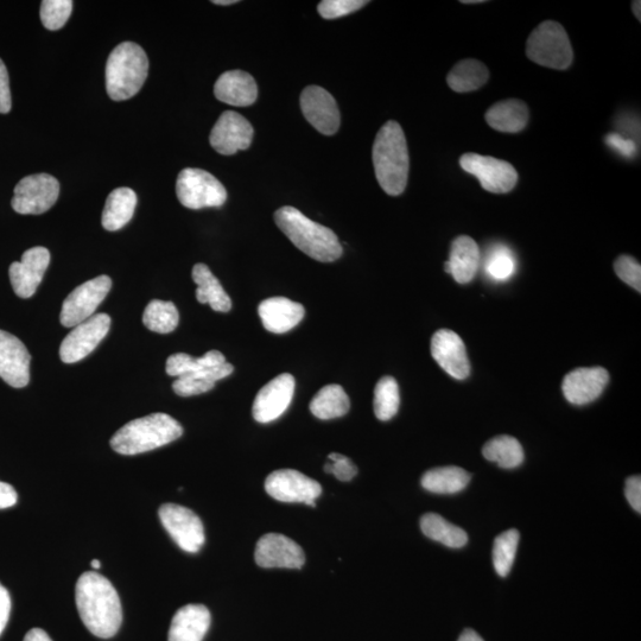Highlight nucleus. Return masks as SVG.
<instances>
[{
  "mask_svg": "<svg viewBox=\"0 0 641 641\" xmlns=\"http://www.w3.org/2000/svg\"><path fill=\"white\" fill-rule=\"evenodd\" d=\"M181 424L167 414H152L125 424L111 439L114 452L138 455L167 446L180 439Z\"/></svg>",
  "mask_w": 641,
  "mask_h": 641,
  "instance_id": "obj_4",
  "label": "nucleus"
},
{
  "mask_svg": "<svg viewBox=\"0 0 641 641\" xmlns=\"http://www.w3.org/2000/svg\"><path fill=\"white\" fill-rule=\"evenodd\" d=\"M485 270L495 282L509 281L516 272V259L506 246L494 247L487 257Z\"/></svg>",
  "mask_w": 641,
  "mask_h": 641,
  "instance_id": "obj_39",
  "label": "nucleus"
},
{
  "mask_svg": "<svg viewBox=\"0 0 641 641\" xmlns=\"http://www.w3.org/2000/svg\"><path fill=\"white\" fill-rule=\"evenodd\" d=\"M482 455L488 461L498 463L499 467L512 469L522 465L524 450L522 444L512 436L501 435L488 441L482 448Z\"/></svg>",
  "mask_w": 641,
  "mask_h": 641,
  "instance_id": "obj_34",
  "label": "nucleus"
},
{
  "mask_svg": "<svg viewBox=\"0 0 641 641\" xmlns=\"http://www.w3.org/2000/svg\"><path fill=\"white\" fill-rule=\"evenodd\" d=\"M329 462L325 465V472L333 474L340 481H351L358 474V468L347 456L332 453L328 456Z\"/></svg>",
  "mask_w": 641,
  "mask_h": 641,
  "instance_id": "obj_43",
  "label": "nucleus"
},
{
  "mask_svg": "<svg viewBox=\"0 0 641 641\" xmlns=\"http://www.w3.org/2000/svg\"><path fill=\"white\" fill-rule=\"evenodd\" d=\"M529 107L522 100L509 99L499 101L487 111L485 119L492 129L517 133L523 131L529 123Z\"/></svg>",
  "mask_w": 641,
  "mask_h": 641,
  "instance_id": "obj_26",
  "label": "nucleus"
},
{
  "mask_svg": "<svg viewBox=\"0 0 641 641\" xmlns=\"http://www.w3.org/2000/svg\"><path fill=\"white\" fill-rule=\"evenodd\" d=\"M23 641H53L50 639L46 631L41 630V628H33V630L27 633Z\"/></svg>",
  "mask_w": 641,
  "mask_h": 641,
  "instance_id": "obj_49",
  "label": "nucleus"
},
{
  "mask_svg": "<svg viewBox=\"0 0 641 641\" xmlns=\"http://www.w3.org/2000/svg\"><path fill=\"white\" fill-rule=\"evenodd\" d=\"M373 164L376 177L386 194H403L408 184L410 158L402 126L387 122L379 130L373 144Z\"/></svg>",
  "mask_w": 641,
  "mask_h": 641,
  "instance_id": "obj_2",
  "label": "nucleus"
},
{
  "mask_svg": "<svg viewBox=\"0 0 641 641\" xmlns=\"http://www.w3.org/2000/svg\"><path fill=\"white\" fill-rule=\"evenodd\" d=\"M211 626V613L202 605L179 609L171 621L168 641H202Z\"/></svg>",
  "mask_w": 641,
  "mask_h": 641,
  "instance_id": "obj_25",
  "label": "nucleus"
},
{
  "mask_svg": "<svg viewBox=\"0 0 641 641\" xmlns=\"http://www.w3.org/2000/svg\"><path fill=\"white\" fill-rule=\"evenodd\" d=\"M11 613V596L2 583H0V636L5 630L10 619Z\"/></svg>",
  "mask_w": 641,
  "mask_h": 641,
  "instance_id": "obj_47",
  "label": "nucleus"
},
{
  "mask_svg": "<svg viewBox=\"0 0 641 641\" xmlns=\"http://www.w3.org/2000/svg\"><path fill=\"white\" fill-rule=\"evenodd\" d=\"M279 230L298 250L322 263H332L342 256V246L330 228L317 224L294 207H283L275 213Z\"/></svg>",
  "mask_w": 641,
  "mask_h": 641,
  "instance_id": "obj_3",
  "label": "nucleus"
},
{
  "mask_svg": "<svg viewBox=\"0 0 641 641\" xmlns=\"http://www.w3.org/2000/svg\"><path fill=\"white\" fill-rule=\"evenodd\" d=\"M490 72L484 63L468 59L456 63L447 76V82L454 92L469 93L486 85Z\"/></svg>",
  "mask_w": 641,
  "mask_h": 641,
  "instance_id": "obj_31",
  "label": "nucleus"
},
{
  "mask_svg": "<svg viewBox=\"0 0 641 641\" xmlns=\"http://www.w3.org/2000/svg\"><path fill=\"white\" fill-rule=\"evenodd\" d=\"M111 317L95 314L90 319L74 327L60 347V358L65 364L79 363L90 355L107 333L110 332Z\"/></svg>",
  "mask_w": 641,
  "mask_h": 641,
  "instance_id": "obj_12",
  "label": "nucleus"
},
{
  "mask_svg": "<svg viewBox=\"0 0 641 641\" xmlns=\"http://www.w3.org/2000/svg\"><path fill=\"white\" fill-rule=\"evenodd\" d=\"M480 263L481 253L478 244L471 237L461 236L453 241L444 270L452 275L456 282L468 284L478 274Z\"/></svg>",
  "mask_w": 641,
  "mask_h": 641,
  "instance_id": "obj_24",
  "label": "nucleus"
},
{
  "mask_svg": "<svg viewBox=\"0 0 641 641\" xmlns=\"http://www.w3.org/2000/svg\"><path fill=\"white\" fill-rule=\"evenodd\" d=\"M233 371L234 367L228 363L206 368V370L176 378L173 389L176 395L181 397L201 395L213 390L219 380L230 376Z\"/></svg>",
  "mask_w": 641,
  "mask_h": 641,
  "instance_id": "obj_29",
  "label": "nucleus"
},
{
  "mask_svg": "<svg viewBox=\"0 0 641 641\" xmlns=\"http://www.w3.org/2000/svg\"><path fill=\"white\" fill-rule=\"evenodd\" d=\"M238 0H214L213 4L215 5H233L237 4Z\"/></svg>",
  "mask_w": 641,
  "mask_h": 641,
  "instance_id": "obj_52",
  "label": "nucleus"
},
{
  "mask_svg": "<svg viewBox=\"0 0 641 641\" xmlns=\"http://www.w3.org/2000/svg\"><path fill=\"white\" fill-rule=\"evenodd\" d=\"M137 206V195L131 188H117L109 195L101 218L106 231L122 230L131 221Z\"/></svg>",
  "mask_w": 641,
  "mask_h": 641,
  "instance_id": "obj_27",
  "label": "nucleus"
},
{
  "mask_svg": "<svg viewBox=\"0 0 641 641\" xmlns=\"http://www.w3.org/2000/svg\"><path fill=\"white\" fill-rule=\"evenodd\" d=\"M193 281L198 285L196 298L202 304H209L214 312L228 313L232 308L231 297L226 294L219 279L205 264H196L192 272Z\"/></svg>",
  "mask_w": 641,
  "mask_h": 641,
  "instance_id": "obj_28",
  "label": "nucleus"
},
{
  "mask_svg": "<svg viewBox=\"0 0 641 641\" xmlns=\"http://www.w3.org/2000/svg\"><path fill=\"white\" fill-rule=\"evenodd\" d=\"M526 55L539 66L564 71L573 63L574 53L566 29L547 21L532 31L526 43Z\"/></svg>",
  "mask_w": 641,
  "mask_h": 641,
  "instance_id": "obj_6",
  "label": "nucleus"
},
{
  "mask_svg": "<svg viewBox=\"0 0 641 641\" xmlns=\"http://www.w3.org/2000/svg\"><path fill=\"white\" fill-rule=\"evenodd\" d=\"M606 143L609 148L626 158L634 157L637 154L636 142L619 135V133H609L606 137Z\"/></svg>",
  "mask_w": 641,
  "mask_h": 641,
  "instance_id": "obj_44",
  "label": "nucleus"
},
{
  "mask_svg": "<svg viewBox=\"0 0 641 641\" xmlns=\"http://www.w3.org/2000/svg\"><path fill=\"white\" fill-rule=\"evenodd\" d=\"M421 529L425 536L448 548L460 549L468 543L465 530L450 524L448 520L436 513H427L421 519Z\"/></svg>",
  "mask_w": 641,
  "mask_h": 641,
  "instance_id": "obj_33",
  "label": "nucleus"
},
{
  "mask_svg": "<svg viewBox=\"0 0 641 641\" xmlns=\"http://www.w3.org/2000/svg\"><path fill=\"white\" fill-rule=\"evenodd\" d=\"M625 495L634 511H641V478L639 475L626 480Z\"/></svg>",
  "mask_w": 641,
  "mask_h": 641,
  "instance_id": "obj_46",
  "label": "nucleus"
},
{
  "mask_svg": "<svg viewBox=\"0 0 641 641\" xmlns=\"http://www.w3.org/2000/svg\"><path fill=\"white\" fill-rule=\"evenodd\" d=\"M609 382V373L602 367H583L567 374L562 391L567 401L574 405H586L595 401L604 392Z\"/></svg>",
  "mask_w": 641,
  "mask_h": 641,
  "instance_id": "obj_21",
  "label": "nucleus"
},
{
  "mask_svg": "<svg viewBox=\"0 0 641 641\" xmlns=\"http://www.w3.org/2000/svg\"><path fill=\"white\" fill-rule=\"evenodd\" d=\"M75 601L82 623L95 637L116 636L123 623L122 602L106 577L94 571L82 574L76 583Z\"/></svg>",
  "mask_w": 641,
  "mask_h": 641,
  "instance_id": "obj_1",
  "label": "nucleus"
},
{
  "mask_svg": "<svg viewBox=\"0 0 641 641\" xmlns=\"http://www.w3.org/2000/svg\"><path fill=\"white\" fill-rule=\"evenodd\" d=\"M112 279L99 276L74 289L62 304L60 321L66 328H74L90 319L101 302L109 295Z\"/></svg>",
  "mask_w": 641,
  "mask_h": 641,
  "instance_id": "obj_9",
  "label": "nucleus"
},
{
  "mask_svg": "<svg viewBox=\"0 0 641 641\" xmlns=\"http://www.w3.org/2000/svg\"><path fill=\"white\" fill-rule=\"evenodd\" d=\"M640 9H641V3L640 2H633L632 3V10L634 12V16H636L638 18V21H641Z\"/></svg>",
  "mask_w": 641,
  "mask_h": 641,
  "instance_id": "obj_51",
  "label": "nucleus"
},
{
  "mask_svg": "<svg viewBox=\"0 0 641 641\" xmlns=\"http://www.w3.org/2000/svg\"><path fill=\"white\" fill-rule=\"evenodd\" d=\"M459 641H484L479 634L473 630L463 631Z\"/></svg>",
  "mask_w": 641,
  "mask_h": 641,
  "instance_id": "obj_50",
  "label": "nucleus"
},
{
  "mask_svg": "<svg viewBox=\"0 0 641 641\" xmlns=\"http://www.w3.org/2000/svg\"><path fill=\"white\" fill-rule=\"evenodd\" d=\"M214 95L221 103L246 107L256 103L258 87L249 73L230 71L222 74L215 82Z\"/></svg>",
  "mask_w": 641,
  "mask_h": 641,
  "instance_id": "obj_23",
  "label": "nucleus"
},
{
  "mask_svg": "<svg viewBox=\"0 0 641 641\" xmlns=\"http://www.w3.org/2000/svg\"><path fill=\"white\" fill-rule=\"evenodd\" d=\"M265 490L282 503H303L312 507H316L315 500L322 494L319 482L294 469L271 473L265 481Z\"/></svg>",
  "mask_w": 641,
  "mask_h": 641,
  "instance_id": "obj_13",
  "label": "nucleus"
},
{
  "mask_svg": "<svg viewBox=\"0 0 641 641\" xmlns=\"http://www.w3.org/2000/svg\"><path fill=\"white\" fill-rule=\"evenodd\" d=\"M91 566H92L94 569H99V568L101 567V562H100L99 560H93V561L91 562Z\"/></svg>",
  "mask_w": 641,
  "mask_h": 641,
  "instance_id": "obj_54",
  "label": "nucleus"
},
{
  "mask_svg": "<svg viewBox=\"0 0 641 641\" xmlns=\"http://www.w3.org/2000/svg\"><path fill=\"white\" fill-rule=\"evenodd\" d=\"M164 529L179 547L190 554L199 552L205 544V528L198 514L175 504H164L158 511Z\"/></svg>",
  "mask_w": 641,
  "mask_h": 641,
  "instance_id": "obj_10",
  "label": "nucleus"
},
{
  "mask_svg": "<svg viewBox=\"0 0 641 641\" xmlns=\"http://www.w3.org/2000/svg\"><path fill=\"white\" fill-rule=\"evenodd\" d=\"M31 355L21 340L0 330V378L15 389L30 382Z\"/></svg>",
  "mask_w": 641,
  "mask_h": 641,
  "instance_id": "obj_20",
  "label": "nucleus"
},
{
  "mask_svg": "<svg viewBox=\"0 0 641 641\" xmlns=\"http://www.w3.org/2000/svg\"><path fill=\"white\" fill-rule=\"evenodd\" d=\"M50 264V252L46 247H33L25 251L21 262L12 263L9 270L10 282L15 294L21 298L33 297L40 287Z\"/></svg>",
  "mask_w": 641,
  "mask_h": 641,
  "instance_id": "obj_16",
  "label": "nucleus"
},
{
  "mask_svg": "<svg viewBox=\"0 0 641 641\" xmlns=\"http://www.w3.org/2000/svg\"><path fill=\"white\" fill-rule=\"evenodd\" d=\"M615 274L621 281L636 289L641 290V266L636 259L630 256H621L614 263Z\"/></svg>",
  "mask_w": 641,
  "mask_h": 641,
  "instance_id": "obj_42",
  "label": "nucleus"
},
{
  "mask_svg": "<svg viewBox=\"0 0 641 641\" xmlns=\"http://www.w3.org/2000/svg\"><path fill=\"white\" fill-rule=\"evenodd\" d=\"M11 107L12 97L8 68H6L3 60L0 59V113H9Z\"/></svg>",
  "mask_w": 641,
  "mask_h": 641,
  "instance_id": "obj_45",
  "label": "nucleus"
},
{
  "mask_svg": "<svg viewBox=\"0 0 641 641\" xmlns=\"http://www.w3.org/2000/svg\"><path fill=\"white\" fill-rule=\"evenodd\" d=\"M461 168L480 181L481 187L494 194H506L516 187L518 173L509 162L491 156L465 154L460 158Z\"/></svg>",
  "mask_w": 641,
  "mask_h": 641,
  "instance_id": "obj_11",
  "label": "nucleus"
},
{
  "mask_svg": "<svg viewBox=\"0 0 641 641\" xmlns=\"http://www.w3.org/2000/svg\"><path fill=\"white\" fill-rule=\"evenodd\" d=\"M301 109L314 128L333 136L340 128V111L333 95L319 86H309L302 92Z\"/></svg>",
  "mask_w": 641,
  "mask_h": 641,
  "instance_id": "obj_18",
  "label": "nucleus"
},
{
  "mask_svg": "<svg viewBox=\"0 0 641 641\" xmlns=\"http://www.w3.org/2000/svg\"><path fill=\"white\" fill-rule=\"evenodd\" d=\"M463 4H478V3H484L482 0H463Z\"/></svg>",
  "mask_w": 641,
  "mask_h": 641,
  "instance_id": "obj_53",
  "label": "nucleus"
},
{
  "mask_svg": "<svg viewBox=\"0 0 641 641\" xmlns=\"http://www.w3.org/2000/svg\"><path fill=\"white\" fill-rule=\"evenodd\" d=\"M367 3L366 0H323L317 10L325 19H336L363 9Z\"/></svg>",
  "mask_w": 641,
  "mask_h": 641,
  "instance_id": "obj_41",
  "label": "nucleus"
},
{
  "mask_svg": "<svg viewBox=\"0 0 641 641\" xmlns=\"http://www.w3.org/2000/svg\"><path fill=\"white\" fill-rule=\"evenodd\" d=\"M255 560L262 568L301 569L306 563V555L293 539L268 533L257 543Z\"/></svg>",
  "mask_w": 641,
  "mask_h": 641,
  "instance_id": "obj_17",
  "label": "nucleus"
},
{
  "mask_svg": "<svg viewBox=\"0 0 641 641\" xmlns=\"http://www.w3.org/2000/svg\"><path fill=\"white\" fill-rule=\"evenodd\" d=\"M401 404L399 386L395 378L386 376L379 380L374 390V414L378 420L386 422L397 415Z\"/></svg>",
  "mask_w": 641,
  "mask_h": 641,
  "instance_id": "obj_37",
  "label": "nucleus"
},
{
  "mask_svg": "<svg viewBox=\"0 0 641 641\" xmlns=\"http://www.w3.org/2000/svg\"><path fill=\"white\" fill-rule=\"evenodd\" d=\"M253 135L255 131L249 120L237 112L226 111L214 125L209 142L220 155L232 156L249 149Z\"/></svg>",
  "mask_w": 641,
  "mask_h": 641,
  "instance_id": "obj_14",
  "label": "nucleus"
},
{
  "mask_svg": "<svg viewBox=\"0 0 641 641\" xmlns=\"http://www.w3.org/2000/svg\"><path fill=\"white\" fill-rule=\"evenodd\" d=\"M309 408L315 417L327 421L345 416L351 408V402L342 386L332 384L316 393Z\"/></svg>",
  "mask_w": 641,
  "mask_h": 641,
  "instance_id": "obj_32",
  "label": "nucleus"
},
{
  "mask_svg": "<svg viewBox=\"0 0 641 641\" xmlns=\"http://www.w3.org/2000/svg\"><path fill=\"white\" fill-rule=\"evenodd\" d=\"M225 363L226 359L224 354L219 351L208 352L201 358H193L186 353H176L170 355L168 358L165 371H167L170 377L179 378L187 376V374L206 370V368L224 365Z\"/></svg>",
  "mask_w": 641,
  "mask_h": 641,
  "instance_id": "obj_35",
  "label": "nucleus"
},
{
  "mask_svg": "<svg viewBox=\"0 0 641 641\" xmlns=\"http://www.w3.org/2000/svg\"><path fill=\"white\" fill-rule=\"evenodd\" d=\"M431 355L450 377L465 380L471 374L466 346L458 334L441 329L431 339Z\"/></svg>",
  "mask_w": 641,
  "mask_h": 641,
  "instance_id": "obj_19",
  "label": "nucleus"
},
{
  "mask_svg": "<svg viewBox=\"0 0 641 641\" xmlns=\"http://www.w3.org/2000/svg\"><path fill=\"white\" fill-rule=\"evenodd\" d=\"M471 474L459 467L431 469L423 475L421 484L424 490L437 494L459 493L468 486Z\"/></svg>",
  "mask_w": 641,
  "mask_h": 641,
  "instance_id": "obj_30",
  "label": "nucleus"
},
{
  "mask_svg": "<svg viewBox=\"0 0 641 641\" xmlns=\"http://www.w3.org/2000/svg\"><path fill=\"white\" fill-rule=\"evenodd\" d=\"M520 535L518 530H507L497 538L493 545V566L497 574L506 577L510 574L516 558Z\"/></svg>",
  "mask_w": 641,
  "mask_h": 641,
  "instance_id": "obj_38",
  "label": "nucleus"
},
{
  "mask_svg": "<svg viewBox=\"0 0 641 641\" xmlns=\"http://www.w3.org/2000/svg\"><path fill=\"white\" fill-rule=\"evenodd\" d=\"M72 11L71 0H44L41 4V21L44 28L56 31L65 27Z\"/></svg>",
  "mask_w": 641,
  "mask_h": 641,
  "instance_id": "obj_40",
  "label": "nucleus"
},
{
  "mask_svg": "<svg viewBox=\"0 0 641 641\" xmlns=\"http://www.w3.org/2000/svg\"><path fill=\"white\" fill-rule=\"evenodd\" d=\"M149 60L144 49L124 42L113 49L106 65V90L114 101L135 97L148 78Z\"/></svg>",
  "mask_w": 641,
  "mask_h": 641,
  "instance_id": "obj_5",
  "label": "nucleus"
},
{
  "mask_svg": "<svg viewBox=\"0 0 641 641\" xmlns=\"http://www.w3.org/2000/svg\"><path fill=\"white\" fill-rule=\"evenodd\" d=\"M180 315L173 302L151 301L145 308L143 323L151 332L168 334L179 326Z\"/></svg>",
  "mask_w": 641,
  "mask_h": 641,
  "instance_id": "obj_36",
  "label": "nucleus"
},
{
  "mask_svg": "<svg viewBox=\"0 0 641 641\" xmlns=\"http://www.w3.org/2000/svg\"><path fill=\"white\" fill-rule=\"evenodd\" d=\"M17 492L15 488L6 482L0 481V510L10 509L17 503Z\"/></svg>",
  "mask_w": 641,
  "mask_h": 641,
  "instance_id": "obj_48",
  "label": "nucleus"
},
{
  "mask_svg": "<svg viewBox=\"0 0 641 641\" xmlns=\"http://www.w3.org/2000/svg\"><path fill=\"white\" fill-rule=\"evenodd\" d=\"M11 206L18 214L40 215L52 208L60 195V183L54 176L36 174L17 183Z\"/></svg>",
  "mask_w": 641,
  "mask_h": 641,
  "instance_id": "obj_8",
  "label": "nucleus"
},
{
  "mask_svg": "<svg viewBox=\"0 0 641 641\" xmlns=\"http://www.w3.org/2000/svg\"><path fill=\"white\" fill-rule=\"evenodd\" d=\"M295 385V378L283 373L263 386L253 402L255 420L264 424L278 420L293 402Z\"/></svg>",
  "mask_w": 641,
  "mask_h": 641,
  "instance_id": "obj_15",
  "label": "nucleus"
},
{
  "mask_svg": "<svg viewBox=\"0 0 641 641\" xmlns=\"http://www.w3.org/2000/svg\"><path fill=\"white\" fill-rule=\"evenodd\" d=\"M177 199L189 209L221 207L227 200L224 184L208 171L187 168L176 182Z\"/></svg>",
  "mask_w": 641,
  "mask_h": 641,
  "instance_id": "obj_7",
  "label": "nucleus"
},
{
  "mask_svg": "<svg viewBox=\"0 0 641 641\" xmlns=\"http://www.w3.org/2000/svg\"><path fill=\"white\" fill-rule=\"evenodd\" d=\"M258 314L263 326L271 333L283 334L303 320L306 310L300 303L285 297H271L259 304Z\"/></svg>",
  "mask_w": 641,
  "mask_h": 641,
  "instance_id": "obj_22",
  "label": "nucleus"
}]
</instances>
